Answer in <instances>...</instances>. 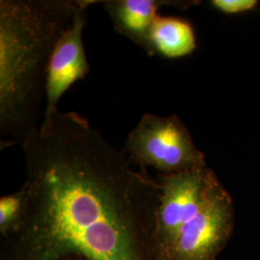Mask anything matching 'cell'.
<instances>
[{"label":"cell","instance_id":"2","mask_svg":"<svg viewBox=\"0 0 260 260\" xmlns=\"http://www.w3.org/2000/svg\"><path fill=\"white\" fill-rule=\"evenodd\" d=\"M80 0L0 1V134L3 147L26 144L40 126L48 63Z\"/></svg>","mask_w":260,"mask_h":260},{"label":"cell","instance_id":"10","mask_svg":"<svg viewBox=\"0 0 260 260\" xmlns=\"http://www.w3.org/2000/svg\"><path fill=\"white\" fill-rule=\"evenodd\" d=\"M212 6L220 12L233 15L254 9L257 5L255 0H213Z\"/></svg>","mask_w":260,"mask_h":260},{"label":"cell","instance_id":"4","mask_svg":"<svg viewBox=\"0 0 260 260\" xmlns=\"http://www.w3.org/2000/svg\"><path fill=\"white\" fill-rule=\"evenodd\" d=\"M157 181L161 186L158 239L170 260L181 230L199 212L219 179L211 169L204 166L174 175H158Z\"/></svg>","mask_w":260,"mask_h":260},{"label":"cell","instance_id":"3","mask_svg":"<svg viewBox=\"0 0 260 260\" xmlns=\"http://www.w3.org/2000/svg\"><path fill=\"white\" fill-rule=\"evenodd\" d=\"M123 151L141 171L174 175L206 166L205 154L196 147L188 128L176 115L145 114L131 130Z\"/></svg>","mask_w":260,"mask_h":260},{"label":"cell","instance_id":"6","mask_svg":"<svg viewBox=\"0 0 260 260\" xmlns=\"http://www.w3.org/2000/svg\"><path fill=\"white\" fill-rule=\"evenodd\" d=\"M96 1L80 0L72 25L57 42L47 72L46 105L40 126H47L58 113V103L63 94L76 81L90 72L83 44L85 13Z\"/></svg>","mask_w":260,"mask_h":260},{"label":"cell","instance_id":"1","mask_svg":"<svg viewBox=\"0 0 260 260\" xmlns=\"http://www.w3.org/2000/svg\"><path fill=\"white\" fill-rule=\"evenodd\" d=\"M25 210L0 260H167L161 186L75 112H58L23 146Z\"/></svg>","mask_w":260,"mask_h":260},{"label":"cell","instance_id":"7","mask_svg":"<svg viewBox=\"0 0 260 260\" xmlns=\"http://www.w3.org/2000/svg\"><path fill=\"white\" fill-rule=\"evenodd\" d=\"M110 17L114 28L135 45L152 56L150 32L153 22L162 6H177L183 8L191 2L165 0H105L100 1Z\"/></svg>","mask_w":260,"mask_h":260},{"label":"cell","instance_id":"5","mask_svg":"<svg viewBox=\"0 0 260 260\" xmlns=\"http://www.w3.org/2000/svg\"><path fill=\"white\" fill-rule=\"evenodd\" d=\"M234 205L219 180L199 212L186 223L170 260H216L233 235Z\"/></svg>","mask_w":260,"mask_h":260},{"label":"cell","instance_id":"8","mask_svg":"<svg viewBox=\"0 0 260 260\" xmlns=\"http://www.w3.org/2000/svg\"><path fill=\"white\" fill-rule=\"evenodd\" d=\"M153 55L159 53L169 59L191 54L197 47L195 32L184 19L158 16L150 32Z\"/></svg>","mask_w":260,"mask_h":260},{"label":"cell","instance_id":"9","mask_svg":"<svg viewBox=\"0 0 260 260\" xmlns=\"http://www.w3.org/2000/svg\"><path fill=\"white\" fill-rule=\"evenodd\" d=\"M25 205L26 194L22 187L16 193L0 198V233L2 237L13 233L19 226Z\"/></svg>","mask_w":260,"mask_h":260}]
</instances>
